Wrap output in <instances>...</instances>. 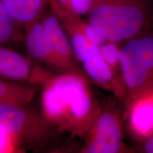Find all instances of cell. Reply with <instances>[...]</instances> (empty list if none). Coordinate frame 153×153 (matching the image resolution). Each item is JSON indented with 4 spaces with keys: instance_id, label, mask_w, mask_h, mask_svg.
I'll return each mask as SVG.
<instances>
[{
    "instance_id": "obj_1",
    "label": "cell",
    "mask_w": 153,
    "mask_h": 153,
    "mask_svg": "<svg viewBox=\"0 0 153 153\" xmlns=\"http://www.w3.org/2000/svg\"><path fill=\"white\" fill-rule=\"evenodd\" d=\"M42 89L43 114L57 129L76 133L86 130L92 102L83 76L53 75Z\"/></svg>"
},
{
    "instance_id": "obj_2",
    "label": "cell",
    "mask_w": 153,
    "mask_h": 153,
    "mask_svg": "<svg viewBox=\"0 0 153 153\" xmlns=\"http://www.w3.org/2000/svg\"><path fill=\"white\" fill-rule=\"evenodd\" d=\"M89 23L106 40L120 42L142 30L148 20L147 0H93Z\"/></svg>"
},
{
    "instance_id": "obj_3",
    "label": "cell",
    "mask_w": 153,
    "mask_h": 153,
    "mask_svg": "<svg viewBox=\"0 0 153 153\" xmlns=\"http://www.w3.org/2000/svg\"><path fill=\"white\" fill-rule=\"evenodd\" d=\"M0 129L18 139L26 148L45 147L59 131L43 113L15 105H0Z\"/></svg>"
},
{
    "instance_id": "obj_4",
    "label": "cell",
    "mask_w": 153,
    "mask_h": 153,
    "mask_svg": "<svg viewBox=\"0 0 153 153\" xmlns=\"http://www.w3.org/2000/svg\"><path fill=\"white\" fill-rule=\"evenodd\" d=\"M119 62L128 87H142L153 70V37L131 40L121 51Z\"/></svg>"
},
{
    "instance_id": "obj_5",
    "label": "cell",
    "mask_w": 153,
    "mask_h": 153,
    "mask_svg": "<svg viewBox=\"0 0 153 153\" xmlns=\"http://www.w3.org/2000/svg\"><path fill=\"white\" fill-rule=\"evenodd\" d=\"M53 74L29 57L0 45V79L43 87Z\"/></svg>"
},
{
    "instance_id": "obj_6",
    "label": "cell",
    "mask_w": 153,
    "mask_h": 153,
    "mask_svg": "<svg viewBox=\"0 0 153 153\" xmlns=\"http://www.w3.org/2000/svg\"><path fill=\"white\" fill-rule=\"evenodd\" d=\"M24 42L28 54L33 60L64 74L79 75L57 56L47 37L41 21L24 28ZM81 76V75H80Z\"/></svg>"
},
{
    "instance_id": "obj_7",
    "label": "cell",
    "mask_w": 153,
    "mask_h": 153,
    "mask_svg": "<svg viewBox=\"0 0 153 153\" xmlns=\"http://www.w3.org/2000/svg\"><path fill=\"white\" fill-rule=\"evenodd\" d=\"M121 145L119 123L112 114H104L97 120L91 139L84 149L87 153H114Z\"/></svg>"
},
{
    "instance_id": "obj_8",
    "label": "cell",
    "mask_w": 153,
    "mask_h": 153,
    "mask_svg": "<svg viewBox=\"0 0 153 153\" xmlns=\"http://www.w3.org/2000/svg\"><path fill=\"white\" fill-rule=\"evenodd\" d=\"M40 21L57 56L80 75L73 62V56L75 55L71 43L59 19L51 10L49 13L45 11Z\"/></svg>"
},
{
    "instance_id": "obj_9",
    "label": "cell",
    "mask_w": 153,
    "mask_h": 153,
    "mask_svg": "<svg viewBox=\"0 0 153 153\" xmlns=\"http://www.w3.org/2000/svg\"><path fill=\"white\" fill-rule=\"evenodd\" d=\"M12 19L23 28L39 21L45 12L48 0H1Z\"/></svg>"
},
{
    "instance_id": "obj_10",
    "label": "cell",
    "mask_w": 153,
    "mask_h": 153,
    "mask_svg": "<svg viewBox=\"0 0 153 153\" xmlns=\"http://www.w3.org/2000/svg\"><path fill=\"white\" fill-rule=\"evenodd\" d=\"M40 88L39 86L0 79V105L28 106Z\"/></svg>"
},
{
    "instance_id": "obj_11",
    "label": "cell",
    "mask_w": 153,
    "mask_h": 153,
    "mask_svg": "<svg viewBox=\"0 0 153 153\" xmlns=\"http://www.w3.org/2000/svg\"><path fill=\"white\" fill-rule=\"evenodd\" d=\"M131 126L136 133L147 135L153 133V96L141 99L131 114Z\"/></svg>"
},
{
    "instance_id": "obj_12",
    "label": "cell",
    "mask_w": 153,
    "mask_h": 153,
    "mask_svg": "<svg viewBox=\"0 0 153 153\" xmlns=\"http://www.w3.org/2000/svg\"><path fill=\"white\" fill-rule=\"evenodd\" d=\"M24 28L12 19L0 0V45L24 41Z\"/></svg>"
},
{
    "instance_id": "obj_13",
    "label": "cell",
    "mask_w": 153,
    "mask_h": 153,
    "mask_svg": "<svg viewBox=\"0 0 153 153\" xmlns=\"http://www.w3.org/2000/svg\"><path fill=\"white\" fill-rule=\"evenodd\" d=\"M85 72L91 79L99 83H107L111 79L109 65L101 57L100 53L83 62Z\"/></svg>"
},
{
    "instance_id": "obj_14",
    "label": "cell",
    "mask_w": 153,
    "mask_h": 153,
    "mask_svg": "<svg viewBox=\"0 0 153 153\" xmlns=\"http://www.w3.org/2000/svg\"><path fill=\"white\" fill-rule=\"evenodd\" d=\"M26 149L18 139L0 129V153L22 152Z\"/></svg>"
},
{
    "instance_id": "obj_15",
    "label": "cell",
    "mask_w": 153,
    "mask_h": 153,
    "mask_svg": "<svg viewBox=\"0 0 153 153\" xmlns=\"http://www.w3.org/2000/svg\"><path fill=\"white\" fill-rule=\"evenodd\" d=\"M65 8L74 14L79 15L87 14L90 10L93 0H55Z\"/></svg>"
},
{
    "instance_id": "obj_16",
    "label": "cell",
    "mask_w": 153,
    "mask_h": 153,
    "mask_svg": "<svg viewBox=\"0 0 153 153\" xmlns=\"http://www.w3.org/2000/svg\"><path fill=\"white\" fill-rule=\"evenodd\" d=\"M120 53L121 51L113 43H104L99 47L101 57L111 65H116L120 62Z\"/></svg>"
},
{
    "instance_id": "obj_17",
    "label": "cell",
    "mask_w": 153,
    "mask_h": 153,
    "mask_svg": "<svg viewBox=\"0 0 153 153\" xmlns=\"http://www.w3.org/2000/svg\"><path fill=\"white\" fill-rule=\"evenodd\" d=\"M85 33L88 40L94 45H97L99 47L104 44L106 41H107L104 35L95 26H94L92 24L89 22L86 25Z\"/></svg>"
},
{
    "instance_id": "obj_18",
    "label": "cell",
    "mask_w": 153,
    "mask_h": 153,
    "mask_svg": "<svg viewBox=\"0 0 153 153\" xmlns=\"http://www.w3.org/2000/svg\"><path fill=\"white\" fill-rule=\"evenodd\" d=\"M145 150L148 153H153V137L149 139L145 143Z\"/></svg>"
}]
</instances>
